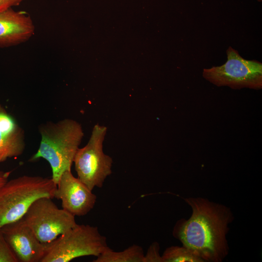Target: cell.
<instances>
[{
    "label": "cell",
    "mask_w": 262,
    "mask_h": 262,
    "mask_svg": "<svg viewBox=\"0 0 262 262\" xmlns=\"http://www.w3.org/2000/svg\"><path fill=\"white\" fill-rule=\"evenodd\" d=\"M54 198L60 199L62 209L75 216L87 214L97 201L96 195L71 171H66L61 176Z\"/></svg>",
    "instance_id": "cell-8"
},
{
    "label": "cell",
    "mask_w": 262,
    "mask_h": 262,
    "mask_svg": "<svg viewBox=\"0 0 262 262\" xmlns=\"http://www.w3.org/2000/svg\"><path fill=\"white\" fill-rule=\"evenodd\" d=\"M145 254L142 246L133 245L123 251H115L108 246L93 262H144Z\"/></svg>",
    "instance_id": "cell-12"
},
{
    "label": "cell",
    "mask_w": 262,
    "mask_h": 262,
    "mask_svg": "<svg viewBox=\"0 0 262 262\" xmlns=\"http://www.w3.org/2000/svg\"><path fill=\"white\" fill-rule=\"evenodd\" d=\"M75 216L59 209L52 198L42 197L36 199L22 217L42 244L49 243L76 224Z\"/></svg>",
    "instance_id": "cell-7"
},
{
    "label": "cell",
    "mask_w": 262,
    "mask_h": 262,
    "mask_svg": "<svg viewBox=\"0 0 262 262\" xmlns=\"http://www.w3.org/2000/svg\"><path fill=\"white\" fill-rule=\"evenodd\" d=\"M38 130L41 135L39 148L29 161L46 160L51 169V178L57 185L62 174L71 171L84 136L82 127L75 120L65 118L55 122H47L41 125Z\"/></svg>",
    "instance_id": "cell-2"
},
{
    "label": "cell",
    "mask_w": 262,
    "mask_h": 262,
    "mask_svg": "<svg viewBox=\"0 0 262 262\" xmlns=\"http://www.w3.org/2000/svg\"><path fill=\"white\" fill-rule=\"evenodd\" d=\"M35 27L30 16L13 8L0 12V48L18 45L30 40Z\"/></svg>",
    "instance_id": "cell-10"
},
{
    "label": "cell",
    "mask_w": 262,
    "mask_h": 262,
    "mask_svg": "<svg viewBox=\"0 0 262 262\" xmlns=\"http://www.w3.org/2000/svg\"><path fill=\"white\" fill-rule=\"evenodd\" d=\"M45 246L40 262H68L81 257H97L108 246L106 238L97 227L77 224Z\"/></svg>",
    "instance_id": "cell-4"
},
{
    "label": "cell",
    "mask_w": 262,
    "mask_h": 262,
    "mask_svg": "<svg viewBox=\"0 0 262 262\" xmlns=\"http://www.w3.org/2000/svg\"><path fill=\"white\" fill-rule=\"evenodd\" d=\"M56 188L51 178L23 175L8 180L0 187V229L22 218L36 199L54 198Z\"/></svg>",
    "instance_id": "cell-3"
},
{
    "label": "cell",
    "mask_w": 262,
    "mask_h": 262,
    "mask_svg": "<svg viewBox=\"0 0 262 262\" xmlns=\"http://www.w3.org/2000/svg\"><path fill=\"white\" fill-rule=\"evenodd\" d=\"M163 262H203L184 246H171L167 248L162 256Z\"/></svg>",
    "instance_id": "cell-13"
},
{
    "label": "cell",
    "mask_w": 262,
    "mask_h": 262,
    "mask_svg": "<svg viewBox=\"0 0 262 262\" xmlns=\"http://www.w3.org/2000/svg\"><path fill=\"white\" fill-rule=\"evenodd\" d=\"M25 148L24 131L0 103V164L21 155Z\"/></svg>",
    "instance_id": "cell-11"
},
{
    "label": "cell",
    "mask_w": 262,
    "mask_h": 262,
    "mask_svg": "<svg viewBox=\"0 0 262 262\" xmlns=\"http://www.w3.org/2000/svg\"><path fill=\"white\" fill-rule=\"evenodd\" d=\"M11 173V171H3L0 170V187L7 181Z\"/></svg>",
    "instance_id": "cell-17"
},
{
    "label": "cell",
    "mask_w": 262,
    "mask_h": 262,
    "mask_svg": "<svg viewBox=\"0 0 262 262\" xmlns=\"http://www.w3.org/2000/svg\"><path fill=\"white\" fill-rule=\"evenodd\" d=\"M0 230L18 262H40L45 244L38 240L22 218L3 225Z\"/></svg>",
    "instance_id": "cell-9"
},
{
    "label": "cell",
    "mask_w": 262,
    "mask_h": 262,
    "mask_svg": "<svg viewBox=\"0 0 262 262\" xmlns=\"http://www.w3.org/2000/svg\"><path fill=\"white\" fill-rule=\"evenodd\" d=\"M185 200L192 208V214L188 219L177 222L174 237L203 262H221L228 253L226 234L233 219L230 210L206 198Z\"/></svg>",
    "instance_id": "cell-1"
},
{
    "label": "cell",
    "mask_w": 262,
    "mask_h": 262,
    "mask_svg": "<svg viewBox=\"0 0 262 262\" xmlns=\"http://www.w3.org/2000/svg\"><path fill=\"white\" fill-rule=\"evenodd\" d=\"M259 2H262V0H257Z\"/></svg>",
    "instance_id": "cell-18"
},
{
    "label": "cell",
    "mask_w": 262,
    "mask_h": 262,
    "mask_svg": "<svg viewBox=\"0 0 262 262\" xmlns=\"http://www.w3.org/2000/svg\"><path fill=\"white\" fill-rule=\"evenodd\" d=\"M26 0H0V12L17 6Z\"/></svg>",
    "instance_id": "cell-16"
},
{
    "label": "cell",
    "mask_w": 262,
    "mask_h": 262,
    "mask_svg": "<svg viewBox=\"0 0 262 262\" xmlns=\"http://www.w3.org/2000/svg\"><path fill=\"white\" fill-rule=\"evenodd\" d=\"M226 53L227 62L220 66L204 68V78L217 86H227L233 89H262V63L243 58L231 47Z\"/></svg>",
    "instance_id": "cell-6"
},
{
    "label": "cell",
    "mask_w": 262,
    "mask_h": 262,
    "mask_svg": "<svg viewBox=\"0 0 262 262\" xmlns=\"http://www.w3.org/2000/svg\"><path fill=\"white\" fill-rule=\"evenodd\" d=\"M159 250L160 246L158 243L154 242L151 244L144 256V262H163Z\"/></svg>",
    "instance_id": "cell-15"
},
{
    "label": "cell",
    "mask_w": 262,
    "mask_h": 262,
    "mask_svg": "<svg viewBox=\"0 0 262 262\" xmlns=\"http://www.w3.org/2000/svg\"><path fill=\"white\" fill-rule=\"evenodd\" d=\"M107 128L96 124L87 144L79 148L73 163L78 178L90 190L101 188L112 173V158L103 151Z\"/></svg>",
    "instance_id": "cell-5"
},
{
    "label": "cell",
    "mask_w": 262,
    "mask_h": 262,
    "mask_svg": "<svg viewBox=\"0 0 262 262\" xmlns=\"http://www.w3.org/2000/svg\"><path fill=\"white\" fill-rule=\"evenodd\" d=\"M0 262H18L0 229Z\"/></svg>",
    "instance_id": "cell-14"
}]
</instances>
